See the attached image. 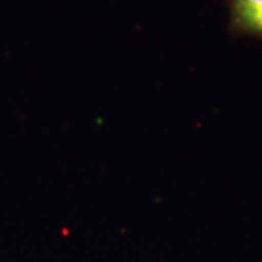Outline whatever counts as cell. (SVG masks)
<instances>
[{
    "mask_svg": "<svg viewBox=\"0 0 262 262\" xmlns=\"http://www.w3.org/2000/svg\"><path fill=\"white\" fill-rule=\"evenodd\" d=\"M227 8L232 35L262 39V0H227Z\"/></svg>",
    "mask_w": 262,
    "mask_h": 262,
    "instance_id": "obj_1",
    "label": "cell"
}]
</instances>
